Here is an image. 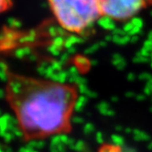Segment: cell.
Instances as JSON below:
<instances>
[{"mask_svg":"<svg viewBox=\"0 0 152 152\" xmlns=\"http://www.w3.org/2000/svg\"><path fill=\"white\" fill-rule=\"evenodd\" d=\"M4 94L25 143L72 131L73 115L80 98L78 84L7 70Z\"/></svg>","mask_w":152,"mask_h":152,"instance_id":"obj_1","label":"cell"},{"mask_svg":"<svg viewBox=\"0 0 152 152\" xmlns=\"http://www.w3.org/2000/svg\"><path fill=\"white\" fill-rule=\"evenodd\" d=\"M57 24L71 34L80 35L103 18L101 0H48Z\"/></svg>","mask_w":152,"mask_h":152,"instance_id":"obj_2","label":"cell"},{"mask_svg":"<svg viewBox=\"0 0 152 152\" xmlns=\"http://www.w3.org/2000/svg\"><path fill=\"white\" fill-rule=\"evenodd\" d=\"M152 0H101L103 17L114 22L123 23L136 18Z\"/></svg>","mask_w":152,"mask_h":152,"instance_id":"obj_3","label":"cell"},{"mask_svg":"<svg viewBox=\"0 0 152 152\" xmlns=\"http://www.w3.org/2000/svg\"><path fill=\"white\" fill-rule=\"evenodd\" d=\"M97 152H133V151L131 149H129L128 148L123 147L121 145L106 143L100 146Z\"/></svg>","mask_w":152,"mask_h":152,"instance_id":"obj_4","label":"cell"},{"mask_svg":"<svg viewBox=\"0 0 152 152\" xmlns=\"http://www.w3.org/2000/svg\"><path fill=\"white\" fill-rule=\"evenodd\" d=\"M12 6V0H0V14L6 12Z\"/></svg>","mask_w":152,"mask_h":152,"instance_id":"obj_5","label":"cell"}]
</instances>
